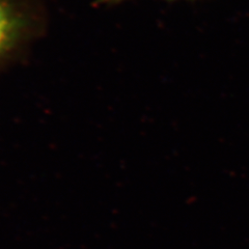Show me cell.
Returning <instances> with one entry per match:
<instances>
[{
	"label": "cell",
	"mask_w": 249,
	"mask_h": 249,
	"mask_svg": "<svg viewBox=\"0 0 249 249\" xmlns=\"http://www.w3.org/2000/svg\"><path fill=\"white\" fill-rule=\"evenodd\" d=\"M26 26L25 16L12 0H0V57L19 42Z\"/></svg>",
	"instance_id": "1"
},
{
	"label": "cell",
	"mask_w": 249,
	"mask_h": 249,
	"mask_svg": "<svg viewBox=\"0 0 249 249\" xmlns=\"http://www.w3.org/2000/svg\"><path fill=\"white\" fill-rule=\"evenodd\" d=\"M104 1H106V2H118V1H121V0H104Z\"/></svg>",
	"instance_id": "2"
}]
</instances>
